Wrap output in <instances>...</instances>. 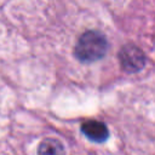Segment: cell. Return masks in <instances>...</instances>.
<instances>
[{"label": "cell", "mask_w": 155, "mask_h": 155, "mask_svg": "<svg viewBox=\"0 0 155 155\" xmlns=\"http://www.w3.org/2000/svg\"><path fill=\"white\" fill-rule=\"evenodd\" d=\"M108 51V40L98 30H87L76 41L74 54L81 63H92L102 59Z\"/></svg>", "instance_id": "cell-1"}, {"label": "cell", "mask_w": 155, "mask_h": 155, "mask_svg": "<svg viewBox=\"0 0 155 155\" xmlns=\"http://www.w3.org/2000/svg\"><path fill=\"white\" fill-rule=\"evenodd\" d=\"M119 61L121 68L130 74L142 70L143 67L145 65V56L143 51L138 46L132 44L121 47L119 52Z\"/></svg>", "instance_id": "cell-2"}, {"label": "cell", "mask_w": 155, "mask_h": 155, "mask_svg": "<svg viewBox=\"0 0 155 155\" xmlns=\"http://www.w3.org/2000/svg\"><path fill=\"white\" fill-rule=\"evenodd\" d=\"M81 132L88 140L93 143H103L109 137V130L107 125L98 120H87L82 122Z\"/></svg>", "instance_id": "cell-3"}, {"label": "cell", "mask_w": 155, "mask_h": 155, "mask_svg": "<svg viewBox=\"0 0 155 155\" xmlns=\"http://www.w3.org/2000/svg\"><path fill=\"white\" fill-rule=\"evenodd\" d=\"M38 155H65V149L58 139L45 138L38 147Z\"/></svg>", "instance_id": "cell-4"}]
</instances>
